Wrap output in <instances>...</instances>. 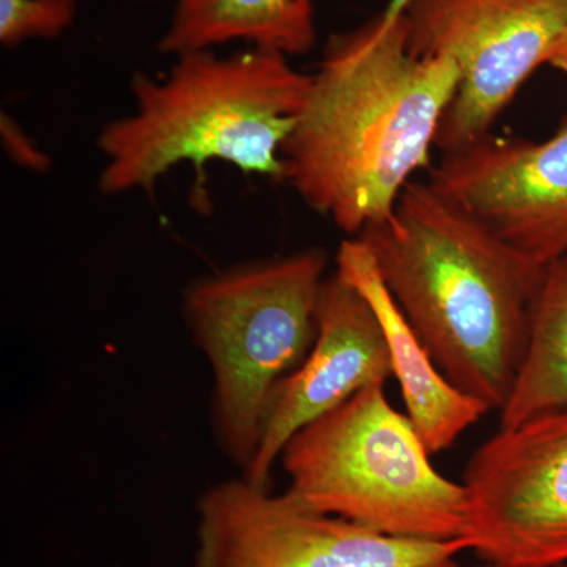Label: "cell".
Listing matches in <instances>:
<instances>
[{
    "label": "cell",
    "instance_id": "cell-17",
    "mask_svg": "<svg viewBox=\"0 0 567 567\" xmlns=\"http://www.w3.org/2000/svg\"><path fill=\"white\" fill-rule=\"evenodd\" d=\"M410 2H412V0H390L385 11H383V17H385L386 20H395V18L405 13L406 7L410 6Z\"/></svg>",
    "mask_w": 567,
    "mask_h": 567
},
{
    "label": "cell",
    "instance_id": "cell-6",
    "mask_svg": "<svg viewBox=\"0 0 567 567\" xmlns=\"http://www.w3.org/2000/svg\"><path fill=\"white\" fill-rule=\"evenodd\" d=\"M196 537L193 567H458L468 550L464 539L382 535L245 477L200 496Z\"/></svg>",
    "mask_w": 567,
    "mask_h": 567
},
{
    "label": "cell",
    "instance_id": "cell-14",
    "mask_svg": "<svg viewBox=\"0 0 567 567\" xmlns=\"http://www.w3.org/2000/svg\"><path fill=\"white\" fill-rule=\"evenodd\" d=\"M80 0H0V43L55 40L76 20Z\"/></svg>",
    "mask_w": 567,
    "mask_h": 567
},
{
    "label": "cell",
    "instance_id": "cell-16",
    "mask_svg": "<svg viewBox=\"0 0 567 567\" xmlns=\"http://www.w3.org/2000/svg\"><path fill=\"white\" fill-rule=\"evenodd\" d=\"M546 63L567 76V29L558 43L555 44L554 50L548 54Z\"/></svg>",
    "mask_w": 567,
    "mask_h": 567
},
{
    "label": "cell",
    "instance_id": "cell-11",
    "mask_svg": "<svg viewBox=\"0 0 567 567\" xmlns=\"http://www.w3.org/2000/svg\"><path fill=\"white\" fill-rule=\"evenodd\" d=\"M338 274L352 284L375 312L390 350L391 369L401 385L406 416L429 454H439L491 412L483 402L462 393L443 375L431 352L406 322L383 282L371 249L358 237L339 246Z\"/></svg>",
    "mask_w": 567,
    "mask_h": 567
},
{
    "label": "cell",
    "instance_id": "cell-3",
    "mask_svg": "<svg viewBox=\"0 0 567 567\" xmlns=\"http://www.w3.org/2000/svg\"><path fill=\"white\" fill-rule=\"evenodd\" d=\"M311 74L287 55L251 48L221 55L185 52L162 80L136 73L134 112L107 123L100 192L153 193L182 163L223 162L244 174L284 181L282 147L308 95Z\"/></svg>",
    "mask_w": 567,
    "mask_h": 567
},
{
    "label": "cell",
    "instance_id": "cell-7",
    "mask_svg": "<svg viewBox=\"0 0 567 567\" xmlns=\"http://www.w3.org/2000/svg\"><path fill=\"white\" fill-rule=\"evenodd\" d=\"M409 48L447 55L461 82L436 134L445 153L483 140L567 29V0H412Z\"/></svg>",
    "mask_w": 567,
    "mask_h": 567
},
{
    "label": "cell",
    "instance_id": "cell-9",
    "mask_svg": "<svg viewBox=\"0 0 567 567\" xmlns=\"http://www.w3.org/2000/svg\"><path fill=\"white\" fill-rule=\"evenodd\" d=\"M429 183L532 262L567 256V121L544 142L487 134L447 152Z\"/></svg>",
    "mask_w": 567,
    "mask_h": 567
},
{
    "label": "cell",
    "instance_id": "cell-4",
    "mask_svg": "<svg viewBox=\"0 0 567 567\" xmlns=\"http://www.w3.org/2000/svg\"><path fill=\"white\" fill-rule=\"evenodd\" d=\"M385 385H374L301 427L279 458L287 492L309 509L388 536L464 539L466 488L440 475Z\"/></svg>",
    "mask_w": 567,
    "mask_h": 567
},
{
    "label": "cell",
    "instance_id": "cell-8",
    "mask_svg": "<svg viewBox=\"0 0 567 567\" xmlns=\"http://www.w3.org/2000/svg\"><path fill=\"white\" fill-rule=\"evenodd\" d=\"M466 548L496 567L567 565V405L499 427L464 472Z\"/></svg>",
    "mask_w": 567,
    "mask_h": 567
},
{
    "label": "cell",
    "instance_id": "cell-13",
    "mask_svg": "<svg viewBox=\"0 0 567 567\" xmlns=\"http://www.w3.org/2000/svg\"><path fill=\"white\" fill-rule=\"evenodd\" d=\"M567 405V256L548 264L533 305L528 342L499 427Z\"/></svg>",
    "mask_w": 567,
    "mask_h": 567
},
{
    "label": "cell",
    "instance_id": "cell-15",
    "mask_svg": "<svg viewBox=\"0 0 567 567\" xmlns=\"http://www.w3.org/2000/svg\"><path fill=\"white\" fill-rule=\"evenodd\" d=\"M0 128H2L7 152L14 162L35 171H44L50 166L48 156L33 145V142L21 132L20 126L10 117L2 115V126Z\"/></svg>",
    "mask_w": 567,
    "mask_h": 567
},
{
    "label": "cell",
    "instance_id": "cell-2",
    "mask_svg": "<svg viewBox=\"0 0 567 567\" xmlns=\"http://www.w3.org/2000/svg\"><path fill=\"white\" fill-rule=\"evenodd\" d=\"M443 375L488 410L505 406L527 349L540 267L431 183L358 235Z\"/></svg>",
    "mask_w": 567,
    "mask_h": 567
},
{
    "label": "cell",
    "instance_id": "cell-5",
    "mask_svg": "<svg viewBox=\"0 0 567 567\" xmlns=\"http://www.w3.org/2000/svg\"><path fill=\"white\" fill-rule=\"evenodd\" d=\"M324 270L327 252L305 249L229 268L186 292V322L215 375L216 432L244 470L275 386L315 344Z\"/></svg>",
    "mask_w": 567,
    "mask_h": 567
},
{
    "label": "cell",
    "instance_id": "cell-1",
    "mask_svg": "<svg viewBox=\"0 0 567 567\" xmlns=\"http://www.w3.org/2000/svg\"><path fill=\"white\" fill-rule=\"evenodd\" d=\"M405 14L331 37L282 147L284 181L312 210L358 237L393 213L431 162L461 71L412 54Z\"/></svg>",
    "mask_w": 567,
    "mask_h": 567
},
{
    "label": "cell",
    "instance_id": "cell-18",
    "mask_svg": "<svg viewBox=\"0 0 567 567\" xmlns=\"http://www.w3.org/2000/svg\"><path fill=\"white\" fill-rule=\"evenodd\" d=\"M137 2H155V0H137Z\"/></svg>",
    "mask_w": 567,
    "mask_h": 567
},
{
    "label": "cell",
    "instance_id": "cell-10",
    "mask_svg": "<svg viewBox=\"0 0 567 567\" xmlns=\"http://www.w3.org/2000/svg\"><path fill=\"white\" fill-rule=\"evenodd\" d=\"M393 377L385 334L368 300L336 271L317 306L315 344L275 386L265 410L259 446L245 480L267 488L284 446L306 424L338 409L364 388Z\"/></svg>",
    "mask_w": 567,
    "mask_h": 567
},
{
    "label": "cell",
    "instance_id": "cell-19",
    "mask_svg": "<svg viewBox=\"0 0 567 567\" xmlns=\"http://www.w3.org/2000/svg\"><path fill=\"white\" fill-rule=\"evenodd\" d=\"M483 567H496V566L486 565V566H483ZM558 567H567V565H565V566H558Z\"/></svg>",
    "mask_w": 567,
    "mask_h": 567
},
{
    "label": "cell",
    "instance_id": "cell-12",
    "mask_svg": "<svg viewBox=\"0 0 567 567\" xmlns=\"http://www.w3.org/2000/svg\"><path fill=\"white\" fill-rule=\"evenodd\" d=\"M230 41L279 54H306L317 41L311 0H177L158 51L177 55Z\"/></svg>",
    "mask_w": 567,
    "mask_h": 567
}]
</instances>
